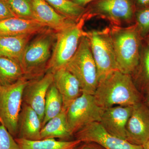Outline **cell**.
<instances>
[{"instance_id":"obj_20","label":"cell","mask_w":149,"mask_h":149,"mask_svg":"<svg viewBox=\"0 0 149 149\" xmlns=\"http://www.w3.org/2000/svg\"><path fill=\"white\" fill-rule=\"evenodd\" d=\"M20 149H75L81 141L74 139L69 141L56 140L54 139L30 141L15 138Z\"/></svg>"},{"instance_id":"obj_29","label":"cell","mask_w":149,"mask_h":149,"mask_svg":"<svg viewBox=\"0 0 149 149\" xmlns=\"http://www.w3.org/2000/svg\"><path fill=\"white\" fill-rule=\"evenodd\" d=\"M75 149H105L100 145L93 142H84Z\"/></svg>"},{"instance_id":"obj_11","label":"cell","mask_w":149,"mask_h":149,"mask_svg":"<svg viewBox=\"0 0 149 149\" xmlns=\"http://www.w3.org/2000/svg\"><path fill=\"white\" fill-rule=\"evenodd\" d=\"M54 82V74L51 71L35 79L28 80L24 88L22 102L33 109L42 122L47 93Z\"/></svg>"},{"instance_id":"obj_17","label":"cell","mask_w":149,"mask_h":149,"mask_svg":"<svg viewBox=\"0 0 149 149\" xmlns=\"http://www.w3.org/2000/svg\"><path fill=\"white\" fill-rule=\"evenodd\" d=\"M47 28L37 20L11 17L0 21V37L36 35Z\"/></svg>"},{"instance_id":"obj_30","label":"cell","mask_w":149,"mask_h":149,"mask_svg":"<svg viewBox=\"0 0 149 149\" xmlns=\"http://www.w3.org/2000/svg\"><path fill=\"white\" fill-rule=\"evenodd\" d=\"M71 1L78 5L84 7V6L88 3L95 0H71Z\"/></svg>"},{"instance_id":"obj_13","label":"cell","mask_w":149,"mask_h":149,"mask_svg":"<svg viewBox=\"0 0 149 149\" xmlns=\"http://www.w3.org/2000/svg\"><path fill=\"white\" fill-rule=\"evenodd\" d=\"M133 106H116L106 109L100 123L107 132L126 140V127Z\"/></svg>"},{"instance_id":"obj_8","label":"cell","mask_w":149,"mask_h":149,"mask_svg":"<svg viewBox=\"0 0 149 149\" xmlns=\"http://www.w3.org/2000/svg\"><path fill=\"white\" fill-rule=\"evenodd\" d=\"M104 110L98 104L93 95L82 93L65 109L68 125L73 137L88 124L100 123Z\"/></svg>"},{"instance_id":"obj_34","label":"cell","mask_w":149,"mask_h":149,"mask_svg":"<svg viewBox=\"0 0 149 149\" xmlns=\"http://www.w3.org/2000/svg\"><path fill=\"white\" fill-rule=\"evenodd\" d=\"M148 104L149 105V93L148 95Z\"/></svg>"},{"instance_id":"obj_16","label":"cell","mask_w":149,"mask_h":149,"mask_svg":"<svg viewBox=\"0 0 149 149\" xmlns=\"http://www.w3.org/2000/svg\"><path fill=\"white\" fill-rule=\"evenodd\" d=\"M42 128V121L39 115L31 107L22 102L16 138L30 141L40 140Z\"/></svg>"},{"instance_id":"obj_9","label":"cell","mask_w":149,"mask_h":149,"mask_svg":"<svg viewBox=\"0 0 149 149\" xmlns=\"http://www.w3.org/2000/svg\"><path fill=\"white\" fill-rule=\"evenodd\" d=\"M86 13L89 19L97 16L111 25L122 26L133 21L134 7L132 0H97Z\"/></svg>"},{"instance_id":"obj_18","label":"cell","mask_w":149,"mask_h":149,"mask_svg":"<svg viewBox=\"0 0 149 149\" xmlns=\"http://www.w3.org/2000/svg\"><path fill=\"white\" fill-rule=\"evenodd\" d=\"M58 139L64 141L74 139L68 128L65 109H63L59 114L49 120L42 128L40 139Z\"/></svg>"},{"instance_id":"obj_33","label":"cell","mask_w":149,"mask_h":149,"mask_svg":"<svg viewBox=\"0 0 149 149\" xmlns=\"http://www.w3.org/2000/svg\"><path fill=\"white\" fill-rule=\"evenodd\" d=\"M146 38L147 43L149 44V35H148Z\"/></svg>"},{"instance_id":"obj_2","label":"cell","mask_w":149,"mask_h":149,"mask_svg":"<svg viewBox=\"0 0 149 149\" xmlns=\"http://www.w3.org/2000/svg\"><path fill=\"white\" fill-rule=\"evenodd\" d=\"M56 32L48 28L30 40L19 60L24 78L29 80L47 72L56 40Z\"/></svg>"},{"instance_id":"obj_6","label":"cell","mask_w":149,"mask_h":149,"mask_svg":"<svg viewBox=\"0 0 149 149\" xmlns=\"http://www.w3.org/2000/svg\"><path fill=\"white\" fill-rule=\"evenodd\" d=\"M28 80L23 78L12 85L0 87V124L14 138L18 134V120L24 88Z\"/></svg>"},{"instance_id":"obj_21","label":"cell","mask_w":149,"mask_h":149,"mask_svg":"<svg viewBox=\"0 0 149 149\" xmlns=\"http://www.w3.org/2000/svg\"><path fill=\"white\" fill-rule=\"evenodd\" d=\"M24 78L18 61L0 55V87L12 85Z\"/></svg>"},{"instance_id":"obj_19","label":"cell","mask_w":149,"mask_h":149,"mask_svg":"<svg viewBox=\"0 0 149 149\" xmlns=\"http://www.w3.org/2000/svg\"><path fill=\"white\" fill-rule=\"evenodd\" d=\"M35 35H24L0 37V55L19 62V59L25 48Z\"/></svg>"},{"instance_id":"obj_15","label":"cell","mask_w":149,"mask_h":149,"mask_svg":"<svg viewBox=\"0 0 149 149\" xmlns=\"http://www.w3.org/2000/svg\"><path fill=\"white\" fill-rule=\"evenodd\" d=\"M53 73L54 84L61 95L63 109L65 110L82 94L80 83L76 77L65 68Z\"/></svg>"},{"instance_id":"obj_27","label":"cell","mask_w":149,"mask_h":149,"mask_svg":"<svg viewBox=\"0 0 149 149\" xmlns=\"http://www.w3.org/2000/svg\"><path fill=\"white\" fill-rule=\"evenodd\" d=\"M140 61L144 80L149 84V44L148 43L141 51Z\"/></svg>"},{"instance_id":"obj_10","label":"cell","mask_w":149,"mask_h":149,"mask_svg":"<svg viewBox=\"0 0 149 149\" xmlns=\"http://www.w3.org/2000/svg\"><path fill=\"white\" fill-rule=\"evenodd\" d=\"M74 139L84 142H93L105 149H144L142 146L131 143L126 140L110 134L99 122L90 123L74 134Z\"/></svg>"},{"instance_id":"obj_23","label":"cell","mask_w":149,"mask_h":149,"mask_svg":"<svg viewBox=\"0 0 149 149\" xmlns=\"http://www.w3.org/2000/svg\"><path fill=\"white\" fill-rule=\"evenodd\" d=\"M57 12L75 22L78 21L86 12L83 7L71 0H45Z\"/></svg>"},{"instance_id":"obj_25","label":"cell","mask_w":149,"mask_h":149,"mask_svg":"<svg viewBox=\"0 0 149 149\" xmlns=\"http://www.w3.org/2000/svg\"><path fill=\"white\" fill-rule=\"evenodd\" d=\"M136 24L143 39L149 35V7L139 10L136 15Z\"/></svg>"},{"instance_id":"obj_32","label":"cell","mask_w":149,"mask_h":149,"mask_svg":"<svg viewBox=\"0 0 149 149\" xmlns=\"http://www.w3.org/2000/svg\"><path fill=\"white\" fill-rule=\"evenodd\" d=\"M144 149H149V139L142 146Z\"/></svg>"},{"instance_id":"obj_12","label":"cell","mask_w":149,"mask_h":149,"mask_svg":"<svg viewBox=\"0 0 149 149\" xmlns=\"http://www.w3.org/2000/svg\"><path fill=\"white\" fill-rule=\"evenodd\" d=\"M149 139V111L143 104L133 106L126 127V140L143 146Z\"/></svg>"},{"instance_id":"obj_7","label":"cell","mask_w":149,"mask_h":149,"mask_svg":"<svg viewBox=\"0 0 149 149\" xmlns=\"http://www.w3.org/2000/svg\"><path fill=\"white\" fill-rule=\"evenodd\" d=\"M91 52L97 67L98 82L107 74L118 70L109 27L86 32Z\"/></svg>"},{"instance_id":"obj_22","label":"cell","mask_w":149,"mask_h":149,"mask_svg":"<svg viewBox=\"0 0 149 149\" xmlns=\"http://www.w3.org/2000/svg\"><path fill=\"white\" fill-rule=\"evenodd\" d=\"M63 109V102L61 95L53 83L48 89L46 95L42 128L49 120L59 114Z\"/></svg>"},{"instance_id":"obj_24","label":"cell","mask_w":149,"mask_h":149,"mask_svg":"<svg viewBox=\"0 0 149 149\" xmlns=\"http://www.w3.org/2000/svg\"><path fill=\"white\" fill-rule=\"evenodd\" d=\"M15 16L23 19L36 20L30 0H6Z\"/></svg>"},{"instance_id":"obj_26","label":"cell","mask_w":149,"mask_h":149,"mask_svg":"<svg viewBox=\"0 0 149 149\" xmlns=\"http://www.w3.org/2000/svg\"><path fill=\"white\" fill-rule=\"evenodd\" d=\"M0 149H20L15 138L0 124Z\"/></svg>"},{"instance_id":"obj_4","label":"cell","mask_w":149,"mask_h":149,"mask_svg":"<svg viewBox=\"0 0 149 149\" xmlns=\"http://www.w3.org/2000/svg\"><path fill=\"white\" fill-rule=\"evenodd\" d=\"M89 19L86 12L78 21L56 33V40L50 60L47 67L48 71L54 72L64 68L77 50L80 40L86 35L84 24Z\"/></svg>"},{"instance_id":"obj_3","label":"cell","mask_w":149,"mask_h":149,"mask_svg":"<svg viewBox=\"0 0 149 149\" xmlns=\"http://www.w3.org/2000/svg\"><path fill=\"white\" fill-rule=\"evenodd\" d=\"M109 29L118 70L130 74L136 70L141 58L143 39L137 24L126 27L111 25Z\"/></svg>"},{"instance_id":"obj_31","label":"cell","mask_w":149,"mask_h":149,"mask_svg":"<svg viewBox=\"0 0 149 149\" xmlns=\"http://www.w3.org/2000/svg\"><path fill=\"white\" fill-rule=\"evenodd\" d=\"M137 1L139 5L144 8L149 7V0H137Z\"/></svg>"},{"instance_id":"obj_14","label":"cell","mask_w":149,"mask_h":149,"mask_svg":"<svg viewBox=\"0 0 149 149\" xmlns=\"http://www.w3.org/2000/svg\"><path fill=\"white\" fill-rule=\"evenodd\" d=\"M37 21L57 32L76 22L56 11L45 0H30Z\"/></svg>"},{"instance_id":"obj_1","label":"cell","mask_w":149,"mask_h":149,"mask_svg":"<svg viewBox=\"0 0 149 149\" xmlns=\"http://www.w3.org/2000/svg\"><path fill=\"white\" fill-rule=\"evenodd\" d=\"M94 96L104 109L116 106H133L140 96L130 74L114 70L99 80Z\"/></svg>"},{"instance_id":"obj_28","label":"cell","mask_w":149,"mask_h":149,"mask_svg":"<svg viewBox=\"0 0 149 149\" xmlns=\"http://www.w3.org/2000/svg\"><path fill=\"white\" fill-rule=\"evenodd\" d=\"M15 17L6 0H0V21L6 19Z\"/></svg>"},{"instance_id":"obj_5","label":"cell","mask_w":149,"mask_h":149,"mask_svg":"<svg viewBox=\"0 0 149 149\" xmlns=\"http://www.w3.org/2000/svg\"><path fill=\"white\" fill-rule=\"evenodd\" d=\"M64 68L76 77L82 93L94 95L98 84L97 70L86 36L82 37L77 51Z\"/></svg>"}]
</instances>
